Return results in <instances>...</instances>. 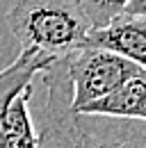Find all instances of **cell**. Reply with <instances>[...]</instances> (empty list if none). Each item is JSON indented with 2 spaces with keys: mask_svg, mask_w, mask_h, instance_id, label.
<instances>
[{
  "mask_svg": "<svg viewBox=\"0 0 146 148\" xmlns=\"http://www.w3.org/2000/svg\"><path fill=\"white\" fill-rule=\"evenodd\" d=\"M123 14H130V16H139V18H146V0H130Z\"/></svg>",
  "mask_w": 146,
  "mask_h": 148,
  "instance_id": "8",
  "label": "cell"
},
{
  "mask_svg": "<svg viewBox=\"0 0 146 148\" xmlns=\"http://www.w3.org/2000/svg\"><path fill=\"white\" fill-rule=\"evenodd\" d=\"M87 48L114 53L146 71V18L121 14L107 25L91 30L87 37Z\"/></svg>",
  "mask_w": 146,
  "mask_h": 148,
  "instance_id": "4",
  "label": "cell"
},
{
  "mask_svg": "<svg viewBox=\"0 0 146 148\" xmlns=\"http://www.w3.org/2000/svg\"><path fill=\"white\" fill-rule=\"evenodd\" d=\"M32 98L34 82L0 107V148H36V130L30 110Z\"/></svg>",
  "mask_w": 146,
  "mask_h": 148,
  "instance_id": "6",
  "label": "cell"
},
{
  "mask_svg": "<svg viewBox=\"0 0 146 148\" xmlns=\"http://www.w3.org/2000/svg\"><path fill=\"white\" fill-rule=\"evenodd\" d=\"M142 71L123 57L101 50V48H80L66 55V73L71 82V107L73 112L82 105L94 103L126 80Z\"/></svg>",
  "mask_w": 146,
  "mask_h": 148,
  "instance_id": "3",
  "label": "cell"
},
{
  "mask_svg": "<svg viewBox=\"0 0 146 148\" xmlns=\"http://www.w3.org/2000/svg\"><path fill=\"white\" fill-rule=\"evenodd\" d=\"M130 0H78L80 9L85 12V16L89 21L91 30L107 25L112 18L121 16L126 12Z\"/></svg>",
  "mask_w": 146,
  "mask_h": 148,
  "instance_id": "7",
  "label": "cell"
},
{
  "mask_svg": "<svg viewBox=\"0 0 146 148\" xmlns=\"http://www.w3.org/2000/svg\"><path fill=\"white\" fill-rule=\"evenodd\" d=\"M7 25L21 50L53 59L87 48L91 25L78 0H12Z\"/></svg>",
  "mask_w": 146,
  "mask_h": 148,
  "instance_id": "2",
  "label": "cell"
},
{
  "mask_svg": "<svg viewBox=\"0 0 146 148\" xmlns=\"http://www.w3.org/2000/svg\"><path fill=\"white\" fill-rule=\"evenodd\" d=\"M43 103L32 112L36 148H144L146 123L80 114L71 107L66 57L41 71Z\"/></svg>",
  "mask_w": 146,
  "mask_h": 148,
  "instance_id": "1",
  "label": "cell"
},
{
  "mask_svg": "<svg viewBox=\"0 0 146 148\" xmlns=\"http://www.w3.org/2000/svg\"><path fill=\"white\" fill-rule=\"evenodd\" d=\"M75 112L146 123V71H139L130 80H126L121 87L110 91L107 96H103L94 103H87Z\"/></svg>",
  "mask_w": 146,
  "mask_h": 148,
  "instance_id": "5",
  "label": "cell"
}]
</instances>
